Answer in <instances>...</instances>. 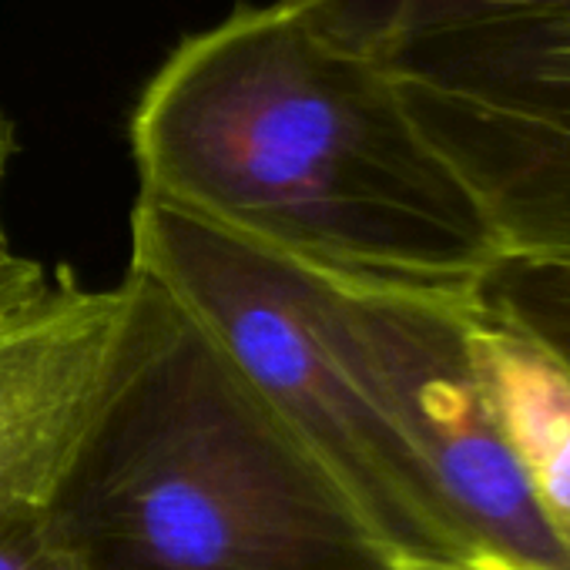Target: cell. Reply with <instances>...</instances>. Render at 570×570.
Returning a JSON list of instances; mask_svg holds the SVG:
<instances>
[{"label": "cell", "mask_w": 570, "mask_h": 570, "mask_svg": "<svg viewBox=\"0 0 570 570\" xmlns=\"http://www.w3.org/2000/svg\"><path fill=\"white\" fill-rule=\"evenodd\" d=\"M128 138L145 195L350 289L470 296L503 255L390 78L296 0L185 38Z\"/></svg>", "instance_id": "cell-1"}, {"label": "cell", "mask_w": 570, "mask_h": 570, "mask_svg": "<svg viewBox=\"0 0 570 570\" xmlns=\"http://www.w3.org/2000/svg\"><path fill=\"white\" fill-rule=\"evenodd\" d=\"M476 296L570 370V262L500 255L476 285Z\"/></svg>", "instance_id": "cell-10"}, {"label": "cell", "mask_w": 570, "mask_h": 570, "mask_svg": "<svg viewBox=\"0 0 570 570\" xmlns=\"http://www.w3.org/2000/svg\"><path fill=\"white\" fill-rule=\"evenodd\" d=\"M0 570H78L75 557L48 527V513L0 520Z\"/></svg>", "instance_id": "cell-12"}, {"label": "cell", "mask_w": 570, "mask_h": 570, "mask_svg": "<svg viewBox=\"0 0 570 570\" xmlns=\"http://www.w3.org/2000/svg\"><path fill=\"white\" fill-rule=\"evenodd\" d=\"M470 346L500 443L533 507L570 550V370L476 293Z\"/></svg>", "instance_id": "cell-7"}, {"label": "cell", "mask_w": 570, "mask_h": 570, "mask_svg": "<svg viewBox=\"0 0 570 570\" xmlns=\"http://www.w3.org/2000/svg\"><path fill=\"white\" fill-rule=\"evenodd\" d=\"M165 313V293L131 272L85 289L61 268L41 299L0 320V520L48 503Z\"/></svg>", "instance_id": "cell-5"}, {"label": "cell", "mask_w": 570, "mask_h": 570, "mask_svg": "<svg viewBox=\"0 0 570 570\" xmlns=\"http://www.w3.org/2000/svg\"><path fill=\"white\" fill-rule=\"evenodd\" d=\"M48 527L78 570H406L168 296Z\"/></svg>", "instance_id": "cell-2"}, {"label": "cell", "mask_w": 570, "mask_h": 570, "mask_svg": "<svg viewBox=\"0 0 570 570\" xmlns=\"http://www.w3.org/2000/svg\"><path fill=\"white\" fill-rule=\"evenodd\" d=\"M313 278L316 326L390 413L476 553L510 570H570L493 426L470 346V296L350 289Z\"/></svg>", "instance_id": "cell-4"}, {"label": "cell", "mask_w": 570, "mask_h": 570, "mask_svg": "<svg viewBox=\"0 0 570 570\" xmlns=\"http://www.w3.org/2000/svg\"><path fill=\"white\" fill-rule=\"evenodd\" d=\"M503 255L570 262V165L507 168L466 181Z\"/></svg>", "instance_id": "cell-9"}, {"label": "cell", "mask_w": 570, "mask_h": 570, "mask_svg": "<svg viewBox=\"0 0 570 570\" xmlns=\"http://www.w3.org/2000/svg\"><path fill=\"white\" fill-rule=\"evenodd\" d=\"M131 272L222 350L406 570L480 563L390 413L316 326L309 272L138 191Z\"/></svg>", "instance_id": "cell-3"}, {"label": "cell", "mask_w": 570, "mask_h": 570, "mask_svg": "<svg viewBox=\"0 0 570 570\" xmlns=\"http://www.w3.org/2000/svg\"><path fill=\"white\" fill-rule=\"evenodd\" d=\"M14 155H18V131L11 118L4 115V108H0V202H4V181H8ZM48 285L51 278L45 265L38 258L14 252L8 225H4V208H0V320H8L18 309L41 299Z\"/></svg>", "instance_id": "cell-11"}, {"label": "cell", "mask_w": 570, "mask_h": 570, "mask_svg": "<svg viewBox=\"0 0 570 570\" xmlns=\"http://www.w3.org/2000/svg\"><path fill=\"white\" fill-rule=\"evenodd\" d=\"M373 65L463 185L570 165V14L423 38Z\"/></svg>", "instance_id": "cell-6"}, {"label": "cell", "mask_w": 570, "mask_h": 570, "mask_svg": "<svg viewBox=\"0 0 570 570\" xmlns=\"http://www.w3.org/2000/svg\"><path fill=\"white\" fill-rule=\"evenodd\" d=\"M296 4L333 45L366 61L436 35L570 14V0H296Z\"/></svg>", "instance_id": "cell-8"}]
</instances>
